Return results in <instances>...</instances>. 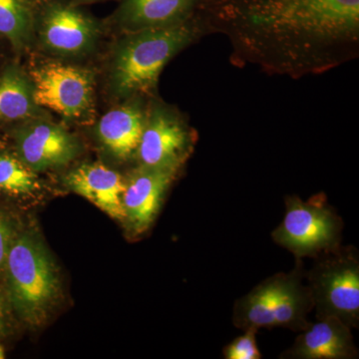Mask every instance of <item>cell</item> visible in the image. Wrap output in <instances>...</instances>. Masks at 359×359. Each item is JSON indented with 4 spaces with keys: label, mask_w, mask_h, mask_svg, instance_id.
I'll return each instance as SVG.
<instances>
[{
    "label": "cell",
    "mask_w": 359,
    "mask_h": 359,
    "mask_svg": "<svg viewBox=\"0 0 359 359\" xmlns=\"http://www.w3.org/2000/svg\"><path fill=\"white\" fill-rule=\"evenodd\" d=\"M6 358V353H4V347L0 344V359Z\"/></svg>",
    "instance_id": "cell-23"
},
{
    "label": "cell",
    "mask_w": 359,
    "mask_h": 359,
    "mask_svg": "<svg viewBox=\"0 0 359 359\" xmlns=\"http://www.w3.org/2000/svg\"><path fill=\"white\" fill-rule=\"evenodd\" d=\"M245 334L236 337L224 348L226 359H261L262 353L257 344V330H244Z\"/></svg>",
    "instance_id": "cell-19"
},
{
    "label": "cell",
    "mask_w": 359,
    "mask_h": 359,
    "mask_svg": "<svg viewBox=\"0 0 359 359\" xmlns=\"http://www.w3.org/2000/svg\"><path fill=\"white\" fill-rule=\"evenodd\" d=\"M39 0H0V39L16 53L26 50L35 34Z\"/></svg>",
    "instance_id": "cell-17"
},
{
    "label": "cell",
    "mask_w": 359,
    "mask_h": 359,
    "mask_svg": "<svg viewBox=\"0 0 359 359\" xmlns=\"http://www.w3.org/2000/svg\"><path fill=\"white\" fill-rule=\"evenodd\" d=\"M285 202V217L271 233L276 245L289 250L297 259H314L339 247L344 222L328 204L325 194L308 201L287 196Z\"/></svg>",
    "instance_id": "cell-6"
},
{
    "label": "cell",
    "mask_w": 359,
    "mask_h": 359,
    "mask_svg": "<svg viewBox=\"0 0 359 359\" xmlns=\"http://www.w3.org/2000/svg\"><path fill=\"white\" fill-rule=\"evenodd\" d=\"M16 233L18 231L14 229L13 222L0 211V273H4L7 257Z\"/></svg>",
    "instance_id": "cell-20"
},
{
    "label": "cell",
    "mask_w": 359,
    "mask_h": 359,
    "mask_svg": "<svg viewBox=\"0 0 359 359\" xmlns=\"http://www.w3.org/2000/svg\"><path fill=\"white\" fill-rule=\"evenodd\" d=\"M77 6H87V4H97V2L107 1V0H72Z\"/></svg>",
    "instance_id": "cell-22"
},
{
    "label": "cell",
    "mask_w": 359,
    "mask_h": 359,
    "mask_svg": "<svg viewBox=\"0 0 359 359\" xmlns=\"http://www.w3.org/2000/svg\"><path fill=\"white\" fill-rule=\"evenodd\" d=\"M147 104L143 97L126 99V102L108 111L97 123V139L113 159L125 162L136 157Z\"/></svg>",
    "instance_id": "cell-12"
},
{
    "label": "cell",
    "mask_w": 359,
    "mask_h": 359,
    "mask_svg": "<svg viewBox=\"0 0 359 359\" xmlns=\"http://www.w3.org/2000/svg\"><path fill=\"white\" fill-rule=\"evenodd\" d=\"M306 273L316 318H337L351 328L359 325V257L353 247H337L314 257Z\"/></svg>",
    "instance_id": "cell-5"
},
{
    "label": "cell",
    "mask_w": 359,
    "mask_h": 359,
    "mask_svg": "<svg viewBox=\"0 0 359 359\" xmlns=\"http://www.w3.org/2000/svg\"><path fill=\"white\" fill-rule=\"evenodd\" d=\"M46 113L35 102L30 75L16 61L0 66V128L47 117Z\"/></svg>",
    "instance_id": "cell-16"
},
{
    "label": "cell",
    "mask_w": 359,
    "mask_h": 359,
    "mask_svg": "<svg viewBox=\"0 0 359 359\" xmlns=\"http://www.w3.org/2000/svg\"><path fill=\"white\" fill-rule=\"evenodd\" d=\"M65 183L111 218L124 222L122 199L126 179L118 172L99 163L84 164L66 175Z\"/></svg>",
    "instance_id": "cell-14"
},
{
    "label": "cell",
    "mask_w": 359,
    "mask_h": 359,
    "mask_svg": "<svg viewBox=\"0 0 359 359\" xmlns=\"http://www.w3.org/2000/svg\"><path fill=\"white\" fill-rule=\"evenodd\" d=\"M109 62V86L118 98L154 96L165 66L182 50L210 34L198 13L165 27L123 33Z\"/></svg>",
    "instance_id": "cell-2"
},
{
    "label": "cell",
    "mask_w": 359,
    "mask_h": 359,
    "mask_svg": "<svg viewBox=\"0 0 359 359\" xmlns=\"http://www.w3.org/2000/svg\"><path fill=\"white\" fill-rule=\"evenodd\" d=\"M204 0H120L112 16L123 33L165 27L190 20Z\"/></svg>",
    "instance_id": "cell-15"
},
{
    "label": "cell",
    "mask_w": 359,
    "mask_h": 359,
    "mask_svg": "<svg viewBox=\"0 0 359 359\" xmlns=\"http://www.w3.org/2000/svg\"><path fill=\"white\" fill-rule=\"evenodd\" d=\"M4 273L16 316L29 327L43 325L58 304L62 285L57 264L36 231L16 233Z\"/></svg>",
    "instance_id": "cell-3"
},
{
    "label": "cell",
    "mask_w": 359,
    "mask_h": 359,
    "mask_svg": "<svg viewBox=\"0 0 359 359\" xmlns=\"http://www.w3.org/2000/svg\"><path fill=\"white\" fill-rule=\"evenodd\" d=\"M210 34L228 37L237 65L299 79L359 53V0H204Z\"/></svg>",
    "instance_id": "cell-1"
},
{
    "label": "cell",
    "mask_w": 359,
    "mask_h": 359,
    "mask_svg": "<svg viewBox=\"0 0 359 359\" xmlns=\"http://www.w3.org/2000/svg\"><path fill=\"white\" fill-rule=\"evenodd\" d=\"M14 313L6 289L0 287V335L6 334L13 325Z\"/></svg>",
    "instance_id": "cell-21"
},
{
    "label": "cell",
    "mask_w": 359,
    "mask_h": 359,
    "mask_svg": "<svg viewBox=\"0 0 359 359\" xmlns=\"http://www.w3.org/2000/svg\"><path fill=\"white\" fill-rule=\"evenodd\" d=\"M197 133L174 106L153 97L147 104L145 124L135 159L138 166L181 171L193 154Z\"/></svg>",
    "instance_id": "cell-7"
},
{
    "label": "cell",
    "mask_w": 359,
    "mask_h": 359,
    "mask_svg": "<svg viewBox=\"0 0 359 359\" xmlns=\"http://www.w3.org/2000/svg\"><path fill=\"white\" fill-rule=\"evenodd\" d=\"M41 190L36 172L30 169L13 151L0 149V195L29 198Z\"/></svg>",
    "instance_id": "cell-18"
},
{
    "label": "cell",
    "mask_w": 359,
    "mask_h": 359,
    "mask_svg": "<svg viewBox=\"0 0 359 359\" xmlns=\"http://www.w3.org/2000/svg\"><path fill=\"white\" fill-rule=\"evenodd\" d=\"M35 33L47 51L75 57L93 50L100 25L72 0H39Z\"/></svg>",
    "instance_id": "cell-9"
},
{
    "label": "cell",
    "mask_w": 359,
    "mask_h": 359,
    "mask_svg": "<svg viewBox=\"0 0 359 359\" xmlns=\"http://www.w3.org/2000/svg\"><path fill=\"white\" fill-rule=\"evenodd\" d=\"M35 102L66 119L81 120L94 107L93 71L60 62H46L30 72Z\"/></svg>",
    "instance_id": "cell-8"
},
{
    "label": "cell",
    "mask_w": 359,
    "mask_h": 359,
    "mask_svg": "<svg viewBox=\"0 0 359 359\" xmlns=\"http://www.w3.org/2000/svg\"><path fill=\"white\" fill-rule=\"evenodd\" d=\"M8 130L13 152L36 173L65 167L81 152L76 137L46 117L29 120Z\"/></svg>",
    "instance_id": "cell-10"
},
{
    "label": "cell",
    "mask_w": 359,
    "mask_h": 359,
    "mask_svg": "<svg viewBox=\"0 0 359 359\" xmlns=\"http://www.w3.org/2000/svg\"><path fill=\"white\" fill-rule=\"evenodd\" d=\"M1 42H4L2 41L1 39H0V43H1ZM4 62H2L1 63V47H0V66H1L2 65H4Z\"/></svg>",
    "instance_id": "cell-24"
},
{
    "label": "cell",
    "mask_w": 359,
    "mask_h": 359,
    "mask_svg": "<svg viewBox=\"0 0 359 359\" xmlns=\"http://www.w3.org/2000/svg\"><path fill=\"white\" fill-rule=\"evenodd\" d=\"M351 330L337 318H325L309 323L294 344L280 354L283 359H355L358 351Z\"/></svg>",
    "instance_id": "cell-13"
},
{
    "label": "cell",
    "mask_w": 359,
    "mask_h": 359,
    "mask_svg": "<svg viewBox=\"0 0 359 359\" xmlns=\"http://www.w3.org/2000/svg\"><path fill=\"white\" fill-rule=\"evenodd\" d=\"M181 171L162 168L138 166L126 178L123 194L124 222L133 236L151 228L170 187Z\"/></svg>",
    "instance_id": "cell-11"
},
{
    "label": "cell",
    "mask_w": 359,
    "mask_h": 359,
    "mask_svg": "<svg viewBox=\"0 0 359 359\" xmlns=\"http://www.w3.org/2000/svg\"><path fill=\"white\" fill-rule=\"evenodd\" d=\"M313 297L302 259L289 273H276L256 285L233 306L235 327L243 330L283 327L301 332L309 325Z\"/></svg>",
    "instance_id": "cell-4"
}]
</instances>
